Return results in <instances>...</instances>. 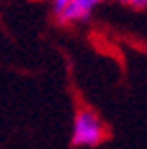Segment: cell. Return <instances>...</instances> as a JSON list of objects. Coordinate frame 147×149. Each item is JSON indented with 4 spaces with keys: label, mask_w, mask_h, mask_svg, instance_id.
<instances>
[{
    "label": "cell",
    "mask_w": 147,
    "mask_h": 149,
    "mask_svg": "<svg viewBox=\"0 0 147 149\" xmlns=\"http://www.w3.org/2000/svg\"><path fill=\"white\" fill-rule=\"evenodd\" d=\"M122 4H125V6H132V8H137V10H141V8L147 6V0H120Z\"/></svg>",
    "instance_id": "obj_3"
},
{
    "label": "cell",
    "mask_w": 147,
    "mask_h": 149,
    "mask_svg": "<svg viewBox=\"0 0 147 149\" xmlns=\"http://www.w3.org/2000/svg\"><path fill=\"white\" fill-rule=\"evenodd\" d=\"M102 0H71L67 8L59 14L61 24H71V22H84L90 18L92 8L98 6Z\"/></svg>",
    "instance_id": "obj_2"
},
{
    "label": "cell",
    "mask_w": 147,
    "mask_h": 149,
    "mask_svg": "<svg viewBox=\"0 0 147 149\" xmlns=\"http://www.w3.org/2000/svg\"><path fill=\"white\" fill-rule=\"evenodd\" d=\"M106 139V126L92 110H79L73 120L71 143L75 147H96Z\"/></svg>",
    "instance_id": "obj_1"
},
{
    "label": "cell",
    "mask_w": 147,
    "mask_h": 149,
    "mask_svg": "<svg viewBox=\"0 0 147 149\" xmlns=\"http://www.w3.org/2000/svg\"><path fill=\"white\" fill-rule=\"evenodd\" d=\"M69 2H71V0H53V12L59 16L67 8V4H69Z\"/></svg>",
    "instance_id": "obj_4"
}]
</instances>
